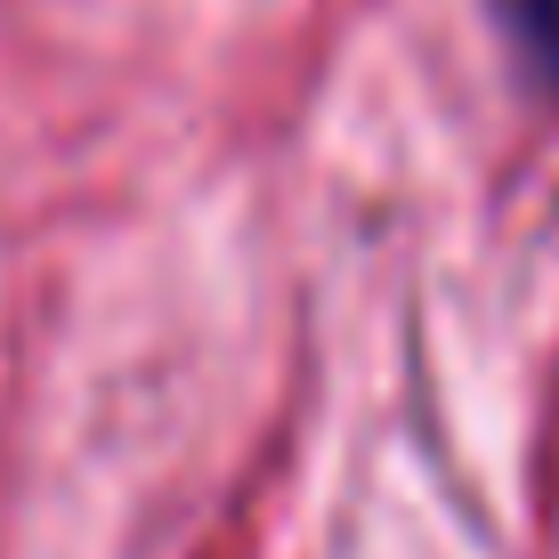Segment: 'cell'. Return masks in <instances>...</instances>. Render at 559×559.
I'll return each instance as SVG.
<instances>
[{"label": "cell", "instance_id": "1", "mask_svg": "<svg viewBox=\"0 0 559 559\" xmlns=\"http://www.w3.org/2000/svg\"><path fill=\"white\" fill-rule=\"evenodd\" d=\"M503 25H511L519 66L559 90V0H503Z\"/></svg>", "mask_w": 559, "mask_h": 559}]
</instances>
